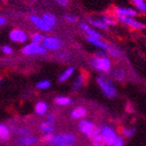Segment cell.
<instances>
[{
	"label": "cell",
	"instance_id": "cell-1",
	"mask_svg": "<svg viewBox=\"0 0 146 146\" xmlns=\"http://www.w3.org/2000/svg\"><path fill=\"white\" fill-rule=\"evenodd\" d=\"M97 84L100 87V89H101V91H102V93L107 98L111 99V98H115L117 96V88H115L111 79H110L108 77L103 75L97 77Z\"/></svg>",
	"mask_w": 146,
	"mask_h": 146
},
{
	"label": "cell",
	"instance_id": "cell-2",
	"mask_svg": "<svg viewBox=\"0 0 146 146\" xmlns=\"http://www.w3.org/2000/svg\"><path fill=\"white\" fill-rule=\"evenodd\" d=\"M77 142V138L74 134L71 133H62L56 135L49 142L51 146H75Z\"/></svg>",
	"mask_w": 146,
	"mask_h": 146
},
{
	"label": "cell",
	"instance_id": "cell-3",
	"mask_svg": "<svg viewBox=\"0 0 146 146\" xmlns=\"http://www.w3.org/2000/svg\"><path fill=\"white\" fill-rule=\"evenodd\" d=\"M90 64L95 70L102 72V73H108L111 68V61L107 56H104V57L93 56L90 59Z\"/></svg>",
	"mask_w": 146,
	"mask_h": 146
},
{
	"label": "cell",
	"instance_id": "cell-4",
	"mask_svg": "<svg viewBox=\"0 0 146 146\" xmlns=\"http://www.w3.org/2000/svg\"><path fill=\"white\" fill-rule=\"evenodd\" d=\"M78 127L81 133L86 135L88 138H93L94 136L99 134V129L92 122L88 121V119H82L79 123Z\"/></svg>",
	"mask_w": 146,
	"mask_h": 146
},
{
	"label": "cell",
	"instance_id": "cell-5",
	"mask_svg": "<svg viewBox=\"0 0 146 146\" xmlns=\"http://www.w3.org/2000/svg\"><path fill=\"white\" fill-rule=\"evenodd\" d=\"M99 134L100 136L102 137V139L104 140L105 145L111 146L112 144L115 143V139H117V133L112 128L108 126H102L99 129Z\"/></svg>",
	"mask_w": 146,
	"mask_h": 146
},
{
	"label": "cell",
	"instance_id": "cell-6",
	"mask_svg": "<svg viewBox=\"0 0 146 146\" xmlns=\"http://www.w3.org/2000/svg\"><path fill=\"white\" fill-rule=\"evenodd\" d=\"M22 52L25 55H43L46 53L47 50L44 48L42 44H36L31 42L23 47Z\"/></svg>",
	"mask_w": 146,
	"mask_h": 146
},
{
	"label": "cell",
	"instance_id": "cell-7",
	"mask_svg": "<svg viewBox=\"0 0 146 146\" xmlns=\"http://www.w3.org/2000/svg\"><path fill=\"white\" fill-rule=\"evenodd\" d=\"M41 44L46 50H51V51H57L62 47L61 40L52 36H44Z\"/></svg>",
	"mask_w": 146,
	"mask_h": 146
},
{
	"label": "cell",
	"instance_id": "cell-8",
	"mask_svg": "<svg viewBox=\"0 0 146 146\" xmlns=\"http://www.w3.org/2000/svg\"><path fill=\"white\" fill-rule=\"evenodd\" d=\"M117 22L122 23V24L126 25L128 27L133 28L136 30H144L145 29V24L139 22V21L135 20L134 17H117Z\"/></svg>",
	"mask_w": 146,
	"mask_h": 146
},
{
	"label": "cell",
	"instance_id": "cell-9",
	"mask_svg": "<svg viewBox=\"0 0 146 146\" xmlns=\"http://www.w3.org/2000/svg\"><path fill=\"white\" fill-rule=\"evenodd\" d=\"M9 39L15 43H25L28 40V34L21 29H13L9 33Z\"/></svg>",
	"mask_w": 146,
	"mask_h": 146
},
{
	"label": "cell",
	"instance_id": "cell-10",
	"mask_svg": "<svg viewBox=\"0 0 146 146\" xmlns=\"http://www.w3.org/2000/svg\"><path fill=\"white\" fill-rule=\"evenodd\" d=\"M30 21H31L32 24L34 25L35 27H36L38 30H40V31H42V32H50V31H52V30L43 22V20H42L41 17H39V15H30Z\"/></svg>",
	"mask_w": 146,
	"mask_h": 146
},
{
	"label": "cell",
	"instance_id": "cell-11",
	"mask_svg": "<svg viewBox=\"0 0 146 146\" xmlns=\"http://www.w3.org/2000/svg\"><path fill=\"white\" fill-rule=\"evenodd\" d=\"M117 17H135L138 15L139 12L137 9L131 7H117L115 10Z\"/></svg>",
	"mask_w": 146,
	"mask_h": 146
},
{
	"label": "cell",
	"instance_id": "cell-12",
	"mask_svg": "<svg viewBox=\"0 0 146 146\" xmlns=\"http://www.w3.org/2000/svg\"><path fill=\"white\" fill-rule=\"evenodd\" d=\"M80 28L86 34V36L92 37V38H97V39H101V34H100L99 32H97L95 29H92L86 22H81Z\"/></svg>",
	"mask_w": 146,
	"mask_h": 146
},
{
	"label": "cell",
	"instance_id": "cell-13",
	"mask_svg": "<svg viewBox=\"0 0 146 146\" xmlns=\"http://www.w3.org/2000/svg\"><path fill=\"white\" fill-rule=\"evenodd\" d=\"M41 19L43 20V22L48 26L51 30H53L56 26V17L52 13H49V12H46V13H43L41 17Z\"/></svg>",
	"mask_w": 146,
	"mask_h": 146
},
{
	"label": "cell",
	"instance_id": "cell-14",
	"mask_svg": "<svg viewBox=\"0 0 146 146\" xmlns=\"http://www.w3.org/2000/svg\"><path fill=\"white\" fill-rule=\"evenodd\" d=\"M87 24L89 26H92V27L96 28V29L103 30V31H106L108 30V27H106L104 24H103L100 19H94V17H87Z\"/></svg>",
	"mask_w": 146,
	"mask_h": 146
},
{
	"label": "cell",
	"instance_id": "cell-15",
	"mask_svg": "<svg viewBox=\"0 0 146 146\" xmlns=\"http://www.w3.org/2000/svg\"><path fill=\"white\" fill-rule=\"evenodd\" d=\"M37 142V138L34 136H31V135H28V136H21L20 138L17 139V143L20 145L23 146H28L32 145Z\"/></svg>",
	"mask_w": 146,
	"mask_h": 146
},
{
	"label": "cell",
	"instance_id": "cell-16",
	"mask_svg": "<svg viewBox=\"0 0 146 146\" xmlns=\"http://www.w3.org/2000/svg\"><path fill=\"white\" fill-rule=\"evenodd\" d=\"M86 40H87L89 43L92 44V45H94L95 47L99 48L100 50H105V49H106L107 44L105 43V42H103L101 39H97V38H92V37L86 36Z\"/></svg>",
	"mask_w": 146,
	"mask_h": 146
},
{
	"label": "cell",
	"instance_id": "cell-17",
	"mask_svg": "<svg viewBox=\"0 0 146 146\" xmlns=\"http://www.w3.org/2000/svg\"><path fill=\"white\" fill-rule=\"evenodd\" d=\"M74 73H75V68H73V66L68 68L66 71L58 76V82L59 83H64V82H66V81L74 75Z\"/></svg>",
	"mask_w": 146,
	"mask_h": 146
},
{
	"label": "cell",
	"instance_id": "cell-18",
	"mask_svg": "<svg viewBox=\"0 0 146 146\" xmlns=\"http://www.w3.org/2000/svg\"><path fill=\"white\" fill-rule=\"evenodd\" d=\"M87 113V110H86L85 107H82V106H79V107H76L75 110L72 111L71 113V117L74 119H82L84 117Z\"/></svg>",
	"mask_w": 146,
	"mask_h": 146
},
{
	"label": "cell",
	"instance_id": "cell-19",
	"mask_svg": "<svg viewBox=\"0 0 146 146\" xmlns=\"http://www.w3.org/2000/svg\"><path fill=\"white\" fill-rule=\"evenodd\" d=\"M105 50H106V51L108 52V54H110V56H112L113 58H119V57H121V55H122V52H121V50H119L117 46H115V45H111V44H107L106 49H105Z\"/></svg>",
	"mask_w": 146,
	"mask_h": 146
},
{
	"label": "cell",
	"instance_id": "cell-20",
	"mask_svg": "<svg viewBox=\"0 0 146 146\" xmlns=\"http://www.w3.org/2000/svg\"><path fill=\"white\" fill-rule=\"evenodd\" d=\"M85 82H86L85 76H84L83 74L79 75L78 77H77V79H76V81L74 82V84H73V89L75 91H78V90H80V89H82V87L84 86Z\"/></svg>",
	"mask_w": 146,
	"mask_h": 146
},
{
	"label": "cell",
	"instance_id": "cell-21",
	"mask_svg": "<svg viewBox=\"0 0 146 146\" xmlns=\"http://www.w3.org/2000/svg\"><path fill=\"white\" fill-rule=\"evenodd\" d=\"M47 110H48V105L44 101H39L35 106V111H36L37 115H43L44 113H46Z\"/></svg>",
	"mask_w": 146,
	"mask_h": 146
},
{
	"label": "cell",
	"instance_id": "cell-22",
	"mask_svg": "<svg viewBox=\"0 0 146 146\" xmlns=\"http://www.w3.org/2000/svg\"><path fill=\"white\" fill-rule=\"evenodd\" d=\"M55 130V127L52 123H49V122H44L40 125V131H42L43 133L47 134V133H52V132Z\"/></svg>",
	"mask_w": 146,
	"mask_h": 146
},
{
	"label": "cell",
	"instance_id": "cell-23",
	"mask_svg": "<svg viewBox=\"0 0 146 146\" xmlns=\"http://www.w3.org/2000/svg\"><path fill=\"white\" fill-rule=\"evenodd\" d=\"M125 77H126V72L123 68H115V71L112 72V78L117 81H123L125 80Z\"/></svg>",
	"mask_w": 146,
	"mask_h": 146
},
{
	"label": "cell",
	"instance_id": "cell-24",
	"mask_svg": "<svg viewBox=\"0 0 146 146\" xmlns=\"http://www.w3.org/2000/svg\"><path fill=\"white\" fill-rule=\"evenodd\" d=\"M10 131L6 125H0V139L2 140H7L9 138Z\"/></svg>",
	"mask_w": 146,
	"mask_h": 146
},
{
	"label": "cell",
	"instance_id": "cell-25",
	"mask_svg": "<svg viewBox=\"0 0 146 146\" xmlns=\"http://www.w3.org/2000/svg\"><path fill=\"white\" fill-rule=\"evenodd\" d=\"M54 102L57 105H68L72 103V99L66 96H58L54 99Z\"/></svg>",
	"mask_w": 146,
	"mask_h": 146
},
{
	"label": "cell",
	"instance_id": "cell-26",
	"mask_svg": "<svg viewBox=\"0 0 146 146\" xmlns=\"http://www.w3.org/2000/svg\"><path fill=\"white\" fill-rule=\"evenodd\" d=\"M132 2L134 3V5L136 6L137 11H140L142 13L146 12V4L144 0H132Z\"/></svg>",
	"mask_w": 146,
	"mask_h": 146
},
{
	"label": "cell",
	"instance_id": "cell-27",
	"mask_svg": "<svg viewBox=\"0 0 146 146\" xmlns=\"http://www.w3.org/2000/svg\"><path fill=\"white\" fill-rule=\"evenodd\" d=\"M100 21H101L106 27H111V26H115V25H117V21L111 19L110 17H107V15H102L101 19H100Z\"/></svg>",
	"mask_w": 146,
	"mask_h": 146
},
{
	"label": "cell",
	"instance_id": "cell-28",
	"mask_svg": "<svg viewBox=\"0 0 146 146\" xmlns=\"http://www.w3.org/2000/svg\"><path fill=\"white\" fill-rule=\"evenodd\" d=\"M43 38H44V36L41 33H34V34H32V36H31V41H32V43L41 44L42 41H43Z\"/></svg>",
	"mask_w": 146,
	"mask_h": 146
},
{
	"label": "cell",
	"instance_id": "cell-29",
	"mask_svg": "<svg viewBox=\"0 0 146 146\" xmlns=\"http://www.w3.org/2000/svg\"><path fill=\"white\" fill-rule=\"evenodd\" d=\"M92 144L93 146H105L104 140L102 139V137L100 136V134L96 135L92 138Z\"/></svg>",
	"mask_w": 146,
	"mask_h": 146
},
{
	"label": "cell",
	"instance_id": "cell-30",
	"mask_svg": "<svg viewBox=\"0 0 146 146\" xmlns=\"http://www.w3.org/2000/svg\"><path fill=\"white\" fill-rule=\"evenodd\" d=\"M50 86H51V84H50V82L48 80H42L36 84V87L38 89H40V90H46Z\"/></svg>",
	"mask_w": 146,
	"mask_h": 146
},
{
	"label": "cell",
	"instance_id": "cell-31",
	"mask_svg": "<svg viewBox=\"0 0 146 146\" xmlns=\"http://www.w3.org/2000/svg\"><path fill=\"white\" fill-rule=\"evenodd\" d=\"M15 133L19 134L20 136H28V135H30V131L27 128H17L15 130Z\"/></svg>",
	"mask_w": 146,
	"mask_h": 146
},
{
	"label": "cell",
	"instance_id": "cell-32",
	"mask_svg": "<svg viewBox=\"0 0 146 146\" xmlns=\"http://www.w3.org/2000/svg\"><path fill=\"white\" fill-rule=\"evenodd\" d=\"M64 20H66V22H70V23H72V24H74V23L78 22V17L75 15H68V13H66V15H64Z\"/></svg>",
	"mask_w": 146,
	"mask_h": 146
},
{
	"label": "cell",
	"instance_id": "cell-33",
	"mask_svg": "<svg viewBox=\"0 0 146 146\" xmlns=\"http://www.w3.org/2000/svg\"><path fill=\"white\" fill-rule=\"evenodd\" d=\"M135 129H128V128H125L123 130V134L126 137H132L133 135H135Z\"/></svg>",
	"mask_w": 146,
	"mask_h": 146
},
{
	"label": "cell",
	"instance_id": "cell-34",
	"mask_svg": "<svg viewBox=\"0 0 146 146\" xmlns=\"http://www.w3.org/2000/svg\"><path fill=\"white\" fill-rule=\"evenodd\" d=\"M53 137H54V135L52 134V133H47V134H45L41 138V141L47 142V143H49V142H50L52 140V138H53Z\"/></svg>",
	"mask_w": 146,
	"mask_h": 146
},
{
	"label": "cell",
	"instance_id": "cell-35",
	"mask_svg": "<svg viewBox=\"0 0 146 146\" xmlns=\"http://www.w3.org/2000/svg\"><path fill=\"white\" fill-rule=\"evenodd\" d=\"M2 52L5 54V55H10V54H12L13 50H12L11 47L8 46V45H4V46L2 47Z\"/></svg>",
	"mask_w": 146,
	"mask_h": 146
},
{
	"label": "cell",
	"instance_id": "cell-36",
	"mask_svg": "<svg viewBox=\"0 0 146 146\" xmlns=\"http://www.w3.org/2000/svg\"><path fill=\"white\" fill-rule=\"evenodd\" d=\"M53 1L60 6H62V7H66L70 4V0H53Z\"/></svg>",
	"mask_w": 146,
	"mask_h": 146
},
{
	"label": "cell",
	"instance_id": "cell-37",
	"mask_svg": "<svg viewBox=\"0 0 146 146\" xmlns=\"http://www.w3.org/2000/svg\"><path fill=\"white\" fill-rule=\"evenodd\" d=\"M111 146H124V140H123L122 137H117V139H115V143L112 144Z\"/></svg>",
	"mask_w": 146,
	"mask_h": 146
},
{
	"label": "cell",
	"instance_id": "cell-38",
	"mask_svg": "<svg viewBox=\"0 0 146 146\" xmlns=\"http://www.w3.org/2000/svg\"><path fill=\"white\" fill-rule=\"evenodd\" d=\"M55 121H56V117L53 115V113H49V115H47V122L52 123V124H53Z\"/></svg>",
	"mask_w": 146,
	"mask_h": 146
},
{
	"label": "cell",
	"instance_id": "cell-39",
	"mask_svg": "<svg viewBox=\"0 0 146 146\" xmlns=\"http://www.w3.org/2000/svg\"><path fill=\"white\" fill-rule=\"evenodd\" d=\"M95 56H98V57H104V56H107V53L104 51V50H99L98 52H96V55Z\"/></svg>",
	"mask_w": 146,
	"mask_h": 146
},
{
	"label": "cell",
	"instance_id": "cell-40",
	"mask_svg": "<svg viewBox=\"0 0 146 146\" xmlns=\"http://www.w3.org/2000/svg\"><path fill=\"white\" fill-rule=\"evenodd\" d=\"M5 24H6V19H5V17L0 15V27L3 26V25H5Z\"/></svg>",
	"mask_w": 146,
	"mask_h": 146
},
{
	"label": "cell",
	"instance_id": "cell-41",
	"mask_svg": "<svg viewBox=\"0 0 146 146\" xmlns=\"http://www.w3.org/2000/svg\"><path fill=\"white\" fill-rule=\"evenodd\" d=\"M0 1H6V0H0Z\"/></svg>",
	"mask_w": 146,
	"mask_h": 146
},
{
	"label": "cell",
	"instance_id": "cell-42",
	"mask_svg": "<svg viewBox=\"0 0 146 146\" xmlns=\"http://www.w3.org/2000/svg\"><path fill=\"white\" fill-rule=\"evenodd\" d=\"M0 82H1V80H0Z\"/></svg>",
	"mask_w": 146,
	"mask_h": 146
},
{
	"label": "cell",
	"instance_id": "cell-43",
	"mask_svg": "<svg viewBox=\"0 0 146 146\" xmlns=\"http://www.w3.org/2000/svg\"><path fill=\"white\" fill-rule=\"evenodd\" d=\"M33 1H35V0H33Z\"/></svg>",
	"mask_w": 146,
	"mask_h": 146
}]
</instances>
